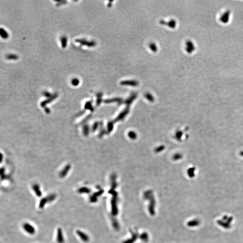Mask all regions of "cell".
Here are the masks:
<instances>
[{"mask_svg": "<svg viewBox=\"0 0 243 243\" xmlns=\"http://www.w3.org/2000/svg\"><path fill=\"white\" fill-rule=\"evenodd\" d=\"M75 42L79 43L82 46H86L88 47H92L96 45V42L94 41H88L83 39H76Z\"/></svg>", "mask_w": 243, "mask_h": 243, "instance_id": "cell-1", "label": "cell"}, {"mask_svg": "<svg viewBox=\"0 0 243 243\" xmlns=\"http://www.w3.org/2000/svg\"><path fill=\"white\" fill-rule=\"evenodd\" d=\"M24 228L26 231H27L28 233L31 234H33L35 232V229L34 227L32 226H31V225L27 224V223L24 224Z\"/></svg>", "mask_w": 243, "mask_h": 243, "instance_id": "cell-2", "label": "cell"}, {"mask_svg": "<svg viewBox=\"0 0 243 243\" xmlns=\"http://www.w3.org/2000/svg\"><path fill=\"white\" fill-rule=\"evenodd\" d=\"M230 17V13L229 12L227 11L222 14V16L221 17V21L223 23H226L229 20Z\"/></svg>", "mask_w": 243, "mask_h": 243, "instance_id": "cell-3", "label": "cell"}, {"mask_svg": "<svg viewBox=\"0 0 243 243\" xmlns=\"http://www.w3.org/2000/svg\"><path fill=\"white\" fill-rule=\"evenodd\" d=\"M0 35L1 37L6 39L9 38V34L4 29L2 28H0Z\"/></svg>", "mask_w": 243, "mask_h": 243, "instance_id": "cell-4", "label": "cell"}, {"mask_svg": "<svg viewBox=\"0 0 243 243\" xmlns=\"http://www.w3.org/2000/svg\"><path fill=\"white\" fill-rule=\"evenodd\" d=\"M77 234L81 237V239H82L85 242H87L88 241V236H87V235L84 234V233H83L80 231H78L77 232Z\"/></svg>", "mask_w": 243, "mask_h": 243, "instance_id": "cell-5", "label": "cell"}, {"mask_svg": "<svg viewBox=\"0 0 243 243\" xmlns=\"http://www.w3.org/2000/svg\"><path fill=\"white\" fill-rule=\"evenodd\" d=\"M61 46L63 48H65L67 45V38L65 36H63L60 38Z\"/></svg>", "mask_w": 243, "mask_h": 243, "instance_id": "cell-6", "label": "cell"}, {"mask_svg": "<svg viewBox=\"0 0 243 243\" xmlns=\"http://www.w3.org/2000/svg\"><path fill=\"white\" fill-rule=\"evenodd\" d=\"M6 58L8 60H17L19 58V57L15 54H10L6 55Z\"/></svg>", "mask_w": 243, "mask_h": 243, "instance_id": "cell-7", "label": "cell"}, {"mask_svg": "<svg viewBox=\"0 0 243 243\" xmlns=\"http://www.w3.org/2000/svg\"><path fill=\"white\" fill-rule=\"evenodd\" d=\"M57 241L59 243H63V235L61 230H59L58 234H57Z\"/></svg>", "mask_w": 243, "mask_h": 243, "instance_id": "cell-8", "label": "cell"}, {"mask_svg": "<svg viewBox=\"0 0 243 243\" xmlns=\"http://www.w3.org/2000/svg\"><path fill=\"white\" fill-rule=\"evenodd\" d=\"M79 80L77 78H74L71 80V84L74 86H77L79 84Z\"/></svg>", "mask_w": 243, "mask_h": 243, "instance_id": "cell-9", "label": "cell"}, {"mask_svg": "<svg viewBox=\"0 0 243 243\" xmlns=\"http://www.w3.org/2000/svg\"><path fill=\"white\" fill-rule=\"evenodd\" d=\"M57 3L56 5L57 6H59L62 5L63 4H65L67 3V1H66V0H59V1H57Z\"/></svg>", "mask_w": 243, "mask_h": 243, "instance_id": "cell-10", "label": "cell"}, {"mask_svg": "<svg viewBox=\"0 0 243 243\" xmlns=\"http://www.w3.org/2000/svg\"><path fill=\"white\" fill-rule=\"evenodd\" d=\"M44 95L46 96V97H49L50 96V93H49V92H45L44 93Z\"/></svg>", "mask_w": 243, "mask_h": 243, "instance_id": "cell-11", "label": "cell"}]
</instances>
